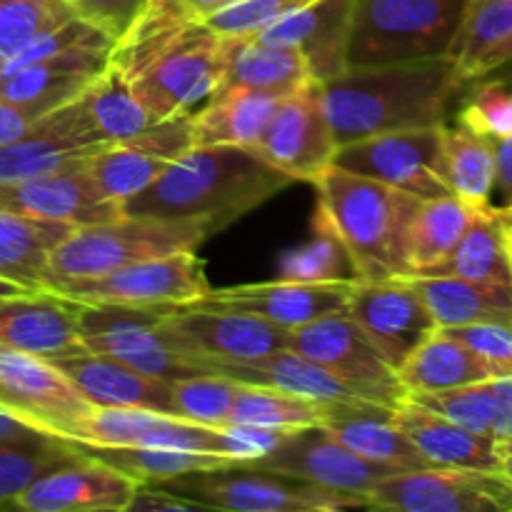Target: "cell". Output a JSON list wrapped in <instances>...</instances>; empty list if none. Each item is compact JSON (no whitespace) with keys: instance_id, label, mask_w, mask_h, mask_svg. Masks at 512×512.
Segmentation results:
<instances>
[{"instance_id":"obj_3","label":"cell","mask_w":512,"mask_h":512,"mask_svg":"<svg viewBox=\"0 0 512 512\" xmlns=\"http://www.w3.org/2000/svg\"><path fill=\"white\" fill-rule=\"evenodd\" d=\"M318 208L348 248L360 280L408 275V228L420 198L330 165L315 178Z\"/></svg>"},{"instance_id":"obj_43","label":"cell","mask_w":512,"mask_h":512,"mask_svg":"<svg viewBox=\"0 0 512 512\" xmlns=\"http://www.w3.org/2000/svg\"><path fill=\"white\" fill-rule=\"evenodd\" d=\"M278 278L298 280V283H333V280L358 278L348 248L320 208L315 210L310 238L283 255Z\"/></svg>"},{"instance_id":"obj_22","label":"cell","mask_w":512,"mask_h":512,"mask_svg":"<svg viewBox=\"0 0 512 512\" xmlns=\"http://www.w3.org/2000/svg\"><path fill=\"white\" fill-rule=\"evenodd\" d=\"M85 450V448H83ZM140 480L85 450L50 470L18 495L13 510L25 512H128Z\"/></svg>"},{"instance_id":"obj_49","label":"cell","mask_w":512,"mask_h":512,"mask_svg":"<svg viewBox=\"0 0 512 512\" xmlns=\"http://www.w3.org/2000/svg\"><path fill=\"white\" fill-rule=\"evenodd\" d=\"M308 3L313 0H238V3L203 18L200 23L213 30L218 38H250Z\"/></svg>"},{"instance_id":"obj_6","label":"cell","mask_w":512,"mask_h":512,"mask_svg":"<svg viewBox=\"0 0 512 512\" xmlns=\"http://www.w3.org/2000/svg\"><path fill=\"white\" fill-rule=\"evenodd\" d=\"M470 0H353L350 65L450 55Z\"/></svg>"},{"instance_id":"obj_20","label":"cell","mask_w":512,"mask_h":512,"mask_svg":"<svg viewBox=\"0 0 512 512\" xmlns=\"http://www.w3.org/2000/svg\"><path fill=\"white\" fill-rule=\"evenodd\" d=\"M355 283L358 278L333 280V283H298V280L278 278L270 283L210 288L203 298L188 303V308L233 310V313L255 315L280 328L293 330L348 310Z\"/></svg>"},{"instance_id":"obj_29","label":"cell","mask_w":512,"mask_h":512,"mask_svg":"<svg viewBox=\"0 0 512 512\" xmlns=\"http://www.w3.org/2000/svg\"><path fill=\"white\" fill-rule=\"evenodd\" d=\"M393 410L378 403H338L330 405L320 425L350 450L385 468L398 473L430 468L423 453L395 423Z\"/></svg>"},{"instance_id":"obj_18","label":"cell","mask_w":512,"mask_h":512,"mask_svg":"<svg viewBox=\"0 0 512 512\" xmlns=\"http://www.w3.org/2000/svg\"><path fill=\"white\" fill-rule=\"evenodd\" d=\"M345 313L395 370L440 328L418 290L403 278L358 280Z\"/></svg>"},{"instance_id":"obj_10","label":"cell","mask_w":512,"mask_h":512,"mask_svg":"<svg viewBox=\"0 0 512 512\" xmlns=\"http://www.w3.org/2000/svg\"><path fill=\"white\" fill-rule=\"evenodd\" d=\"M368 503L395 512H512V480L493 470L430 465L383 478Z\"/></svg>"},{"instance_id":"obj_34","label":"cell","mask_w":512,"mask_h":512,"mask_svg":"<svg viewBox=\"0 0 512 512\" xmlns=\"http://www.w3.org/2000/svg\"><path fill=\"white\" fill-rule=\"evenodd\" d=\"M225 73L220 85H243L263 93L288 95L298 93L313 83L308 63L295 48L268 45L258 38H223Z\"/></svg>"},{"instance_id":"obj_1","label":"cell","mask_w":512,"mask_h":512,"mask_svg":"<svg viewBox=\"0 0 512 512\" xmlns=\"http://www.w3.org/2000/svg\"><path fill=\"white\" fill-rule=\"evenodd\" d=\"M463 88L455 60L435 55L350 65L343 75L320 83V98L338 148H343L370 135L443 125Z\"/></svg>"},{"instance_id":"obj_5","label":"cell","mask_w":512,"mask_h":512,"mask_svg":"<svg viewBox=\"0 0 512 512\" xmlns=\"http://www.w3.org/2000/svg\"><path fill=\"white\" fill-rule=\"evenodd\" d=\"M218 235L208 220H165L123 215L118 220L75 228L50 255V280L98 278L140 260L198 250ZM48 290V285H45Z\"/></svg>"},{"instance_id":"obj_46","label":"cell","mask_w":512,"mask_h":512,"mask_svg":"<svg viewBox=\"0 0 512 512\" xmlns=\"http://www.w3.org/2000/svg\"><path fill=\"white\" fill-rule=\"evenodd\" d=\"M455 123L488 140H503L512 135V78L500 73L473 80V88L460 103Z\"/></svg>"},{"instance_id":"obj_9","label":"cell","mask_w":512,"mask_h":512,"mask_svg":"<svg viewBox=\"0 0 512 512\" xmlns=\"http://www.w3.org/2000/svg\"><path fill=\"white\" fill-rule=\"evenodd\" d=\"M50 293L75 303H110L160 308V305H188L210 290L205 278V260L195 250L140 260L98 278L50 280Z\"/></svg>"},{"instance_id":"obj_33","label":"cell","mask_w":512,"mask_h":512,"mask_svg":"<svg viewBox=\"0 0 512 512\" xmlns=\"http://www.w3.org/2000/svg\"><path fill=\"white\" fill-rule=\"evenodd\" d=\"M280 95L243 85H220L195 110V143L198 145H243L255 148L263 138L270 118L280 105Z\"/></svg>"},{"instance_id":"obj_56","label":"cell","mask_w":512,"mask_h":512,"mask_svg":"<svg viewBox=\"0 0 512 512\" xmlns=\"http://www.w3.org/2000/svg\"><path fill=\"white\" fill-rule=\"evenodd\" d=\"M495 190L498 205L512 203V135L510 138L495 140Z\"/></svg>"},{"instance_id":"obj_38","label":"cell","mask_w":512,"mask_h":512,"mask_svg":"<svg viewBox=\"0 0 512 512\" xmlns=\"http://www.w3.org/2000/svg\"><path fill=\"white\" fill-rule=\"evenodd\" d=\"M478 208L450 193L443 198L420 200L408 228L410 273H420L448 258L463 240Z\"/></svg>"},{"instance_id":"obj_44","label":"cell","mask_w":512,"mask_h":512,"mask_svg":"<svg viewBox=\"0 0 512 512\" xmlns=\"http://www.w3.org/2000/svg\"><path fill=\"white\" fill-rule=\"evenodd\" d=\"M512 40V0H470L450 58L463 83H473L483 60Z\"/></svg>"},{"instance_id":"obj_55","label":"cell","mask_w":512,"mask_h":512,"mask_svg":"<svg viewBox=\"0 0 512 512\" xmlns=\"http://www.w3.org/2000/svg\"><path fill=\"white\" fill-rule=\"evenodd\" d=\"M35 120L38 118H33L28 110L10 103V100L0 98V148L23 138V135L33 128Z\"/></svg>"},{"instance_id":"obj_57","label":"cell","mask_w":512,"mask_h":512,"mask_svg":"<svg viewBox=\"0 0 512 512\" xmlns=\"http://www.w3.org/2000/svg\"><path fill=\"white\" fill-rule=\"evenodd\" d=\"M490 73H500L512 78V40L500 45V48H495L493 53L483 60V65L478 68V75H475V78H483V75Z\"/></svg>"},{"instance_id":"obj_7","label":"cell","mask_w":512,"mask_h":512,"mask_svg":"<svg viewBox=\"0 0 512 512\" xmlns=\"http://www.w3.org/2000/svg\"><path fill=\"white\" fill-rule=\"evenodd\" d=\"M190 500L200 510L233 512H338L370 510L363 495L338 493L295 475L235 465V468L190 473L183 478L155 483Z\"/></svg>"},{"instance_id":"obj_13","label":"cell","mask_w":512,"mask_h":512,"mask_svg":"<svg viewBox=\"0 0 512 512\" xmlns=\"http://www.w3.org/2000/svg\"><path fill=\"white\" fill-rule=\"evenodd\" d=\"M443 125L355 140L338 148L333 165L405 190L420 200L443 198L450 195L443 180Z\"/></svg>"},{"instance_id":"obj_32","label":"cell","mask_w":512,"mask_h":512,"mask_svg":"<svg viewBox=\"0 0 512 512\" xmlns=\"http://www.w3.org/2000/svg\"><path fill=\"white\" fill-rule=\"evenodd\" d=\"M425 275H455L478 283L510 285V205L478 208L473 223L453 253L438 265L420 270Z\"/></svg>"},{"instance_id":"obj_15","label":"cell","mask_w":512,"mask_h":512,"mask_svg":"<svg viewBox=\"0 0 512 512\" xmlns=\"http://www.w3.org/2000/svg\"><path fill=\"white\" fill-rule=\"evenodd\" d=\"M73 443L195 450L245 460L233 425H205L148 408H95Z\"/></svg>"},{"instance_id":"obj_28","label":"cell","mask_w":512,"mask_h":512,"mask_svg":"<svg viewBox=\"0 0 512 512\" xmlns=\"http://www.w3.org/2000/svg\"><path fill=\"white\" fill-rule=\"evenodd\" d=\"M393 418L430 465L503 473L500 448L490 435L473 433V430L423 408L408 395L393 410Z\"/></svg>"},{"instance_id":"obj_36","label":"cell","mask_w":512,"mask_h":512,"mask_svg":"<svg viewBox=\"0 0 512 512\" xmlns=\"http://www.w3.org/2000/svg\"><path fill=\"white\" fill-rule=\"evenodd\" d=\"M405 393H433L498 378L475 350L443 328L435 330L398 370Z\"/></svg>"},{"instance_id":"obj_23","label":"cell","mask_w":512,"mask_h":512,"mask_svg":"<svg viewBox=\"0 0 512 512\" xmlns=\"http://www.w3.org/2000/svg\"><path fill=\"white\" fill-rule=\"evenodd\" d=\"M0 210L70 225H98L123 218V205L105 198L88 168L0 183Z\"/></svg>"},{"instance_id":"obj_41","label":"cell","mask_w":512,"mask_h":512,"mask_svg":"<svg viewBox=\"0 0 512 512\" xmlns=\"http://www.w3.org/2000/svg\"><path fill=\"white\" fill-rule=\"evenodd\" d=\"M328 403L303 398L270 385L240 383L230 410L228 425H253L268 430H300L320 425L328 413Z\"/></svg>"},{"instance_id":"obj_50","label":"cell","mask_w":512,"mask_h":512,"mask_svg":"<svg viewBox=\"0 0 512 512\" xmlns=\"http://www.w3.org/2000/svg\"><path fill=\"white\" fill-rule=\"evenodd\" d=\"M70 50H115V40L105 33L103 28L93 25L85 18H70L58 28L48 30L38 40L28 45L13 63L5 65L3 70L23 68V65L38 63V60L50 58V55L70 53Z\"/></svg>"},{"instance_id":"obj_39","label":"cell","mask_w":512,"mask_h":512,"mask_svg":"<svg viewBox=\"0 0 512 512\" xmlns=\"http://www.w3.org/2000/svg\"><path fill=\"white\" fill-rule=\"evenodd\" d=\"M443 180L475 208L493 203L495 145L465 125H443Z\"/></svg>"},{"instance_id":"obj_14","label":"cell","mask_w":512,"mask_h":512,"mask_svg":"<svg viewBox=\"0 0 512 512\" xmlns=\"http://www.w3.org/2000/svg\"><path fill=\"white\" fill-rule=\"evenodd\" d=\"M160 333L173 350L203 363H248L288 348V328L233 310L175 305L160 318Z\"/></svg>"},{"instance_id":"obj_53","label":"cell","mask_w":512,"mask_h":512,"mask_svg":"<svg viewBox=\"0 0 512 512\" xmlns=\"http://www.w3.org/2000/svg\"><path fill=\"white\" fill-rule=\"evenodd\" d=\"M200 510L198 505L190 500L180 498L173 490L163 488L155 483H140L138 493H135L133 503H130L128 512H190Z\"/></svg>"},{"instance_id":"obj_48","label":"cell","mask_w":512,"mask_h":512,"mask_svg":"<svg viewBox=\"0 0 512 512\" xmlns=\"http://www.w3.org/2000/svg\"><path fill=\"white\" fill-rule=\"evenodd\" d=\"M408 398L473 433L490 435L493 430V380H480V383L450 390H433V393H408Z\"/></svg>"},{"instance_id":"obj_16","label":"cell","mask_w":512,"mask_h":512,"mask_svg":"<svg viewBox=\"0 0 512 512\" xmlns=\"http://www.w3.org/2000/svg\"><path fill=\"white\" fill-rule=\"evenodd\" d=\"M195 115L183 113L148 125L143 133L90 155L85 168L113 203L125 205L155 183L180 155L195 148Z\"/></svg>"},{"instance_id":"obj_54","label":"cell","mask_w":512,"mask_h":512,"mask_svg":"<svg viewBox=\"0 0 512 512\" xmlns=\"http://www.w3.org/2000/svg\"><path fill=\"white\" fill-rule=\"evenodd\" d=\"M498 448L512 443V375L493 378V430Z\"/></svg>"},{"instance_id":"obj_11","label":"cell","mask_w":512,"mask_h":512,"mask_svg":"<svg viewBox=\"0 0 512 512\" xmlns=\"http://www.w3.org/2000/svg\"><path fill=\"white\" fill-rule=\"evenodd\" d=\"M0 405L53 438L73 443L95 405L50 360L0 345Z\"/></svg>"},{"instance_id":"obj_58","label":"cell","mask_w":512,"mask_h":512,"mask_svg":"<svg viewBox=\"0 0 512 512\" xmlns=\"http://www.w3.org/2000/svg\"><path fill=\"white\" fill-rule=\"evenodd\" d=\"M25 293H33V290L13 283V280L0 278V300H8V298H15V295H25Z\"/></svg>"},{"instance_id":"obj_60","label":"cell","mask_w":512,"mask_h":512,"mask_svg":"<svg viewBox=\"0 0 512 512\" xmlns=\"http://www.w3.org/2000/svg\"><path fill=\"white\" fill-rule=\"evenodd\" d=\"M510 270H512V203H510Z\"/></svg>"},{"instance_id":"obj_51","label":"cell","mask_w":512,"mask_h":512,"mask_svg":"<svg viewBox=\"0 0 512 512\" xmlns=\"http://www.w3.org/2000/svg\"><path fill=\"white\" fill-rule=\"evenodd\" d=\"M153 0H68L78 18L90 20L115 40V48L130 38Z\"/></svg>"},{"instance_id":"obj_47","label":"cell","mask_w":512,"mask_h":512,"mask_svg":"<svg viewBox=\"0 0 512 512\" xmlns=\"http://www.w3.org/2000/svg\"><path fill=\"white\" fill-rule=\"evenodd\" d=\"M238 385V380L223 378V375L175 380L173 415L205 425H228Z\"/></svg>"},{"instance_id":"obj_24","label":"cell","mask_w":512,"mask_h":512,"mask_svg":"<svg viewBox=\"0 0 512 512\" xmlns=\"http://www.w3.org/2000/svg\"><path fill=\"white\" fill-rule=\"evenodd\" d=\"M353 0H313L253 38L268 45L295 48L318 83L338 78L350 68Z\"/></svg>"},{"instance_id":"obj_52","label":"cell","mask_w":512,"mask_h":512,"mask_svg":"<svg viewBox=\"0 0 512 512\" xmlns=\"http://www.w3.org/2000/svg\"><path fill=\"white\" fill-rule=\"evenodd\" d=\"M460 343L480 355L498 378L512 375V325L510 323H475L460 328H443Z\"/></svg>"},{"instance_id":"obj_30","label":"cell","mask_w":512,"mask_h":512,"mask_svg":"<svg viewBox=\"0 0 512 512\" xmlns=\"http://www.w3.org/2000/svg\"><path fill=\"white\" fill-rule=\"evenodd\" d=\"M203 363V360H200ZM210 375L238 380L250 385H270V388L288 390V393L303 395V398L318 400V403H370L360 390L340 380L328 368L315 360L295 353V350H278L265 358L248 360V363H203Z\"/></svg>"},{"instance_id":"obj_45","label":"cell","mask_w":512,"mask_h":512,"mask_svg":"<svg viewBox=\"0 0 512 512\" xmlns=\"http://www.w3.org/2000/svg\"><path fill=\"white\" fill-rule=\"evenodd\" d=\"M75 18L68 0H0V70L33 40Z\"/></svg>"},{"instance_id":"obj_25","label":"cell","mask_w":512,"mask_h":512,"mask_svg":"<svg viewBox=\"0 0 512 512\" xmlns=\"http://www.w3.org/2000/svg\"><path fill=\"white\" fill-rule=\"evenodd\" d=\"M0 345L45 360L85 353L78 303L50 290L0 300Z\"/></svg>"},{"instance_id":"obj_27","label":"cell","mask_w":512,"mask_h":512,"mask_svg":"<svg viewBox=\"0 0 512 512\" xmlns=\"http://www.w3.org/2000/svg\"><path fill=\"white\" fill-rule=\"evenodd\" d=\"M53 363L95 408H148L173 415V383L140 373L123 360L85 350Z\"/></svg>"},{"instance_id":"obj_2","label":"cell","mask_w":512,"mask_h":512,"mask_svg":"<svg viewBox=\"0 0 512 512\" xmlns=\"http://www.w3.org/2000/svg\"><path fill=\"white\" fill-rule=\"evenodd\" d=\"M295 183L243 145H195L150 188L123 205L125 215L208 220L225 230Z\"/></svg>"},{"instance_id":"obj_21","label":"cell","mask_w":512,"mask_h":512,"mask_svg":"<svg viewBox=\"0 0 512 512\" xmlns=\"http://www.w3.org/2000/svg\"><path fill=\"white\" fill-rule=\"evenodd\" d=\"M103 148L108 145L100 143L75 98L35 120L20 140L0 148V183L83 168L90 155Z\"/></svg>"},{"instance_id":"obj_42","label":"cell","mask_w":512,"mask_h":512,"mask_svg":"<svg viewBox=\"0 0 512 512\" xmlns=\"http://www.w3.org/2000/svg\"><path fill=\"white\" fill-rule=\"evenodd\" d=\"M83 453L80 445L63 438L0 440V510H13L18 495L35 480Z\"/></svg>"},{"instance_id":"obj_59","label":"cell","mask_w":512,"mask_h":512,"mask_svg":"<svg viewBox=\"0 0 512 512\" xmlns=\"http://www.w3.org/2000/svg\"><path fill=\"white\" fill-rule=\"evenodd\" d=\"M500 458H503V475L508 480H512V443L500 448Z\"/></svg>"},{"instance_id":"obj_4","label":"cell","mask_w":512,"mask_h":512,"mask_svg":"<svg viewBox=\"0 0 512 512\" xmlns=\"http://www.w3.org/2000/svg\"><path fill=\"white\" fill-rule=\"evenodd\" d=\"M113 60L153 120L195 113L223 83L225 43L203 23L130 35Z\"/></svg>"},{"instance_id":"obj_8","label":"cell","mask_w":512,"mask_h":512,"mask_svg":"<svg viewBox=\"0 0 512 512\" xmlns=\"http://www.w3.org/2000/svg\"><path fill=\"white\" fill-rule=\"evenodd\" d=\"M175 305L140 308V305L78 303V323L85 348L133 365L153 378L175 380L210 375L200 360L185 358L160 333V318Z\"/></svg>"},{"instance_id":"obj_37","label":"cell","mask_w":512,"mask_h":512,"mask_svg":"<svg viewBox=\"0 0 512 512\" xmlns=\"http://www.w3.org/2000/svg\"><path fill=\"white\" fill-rule=\"evenodd\" d=\"M78 103L103 145L123 143L155 123L115 60L78 95Z\"/></svg>"},{"instance_id":"obj_35","label":"cell","mask_w":512,"mask_h":512,"mask_svg":"<svg viewBox=\"0 0 512 512\" xmlns=\"http://www.w3.org/2000/svg\"><path fill=\"white\" fill-rule=\"evenodd\" d=\"M78 225L40 220L0 210V278L30 290H45L53 250Z\"/></svg>"},{"instance_id":"obj_31","label":"cell","mask_w":512,"mask_h":512,"mask_svg":"<svg viewBox=\"0 0 512 512\" xmlns=\"http://www.w3.org/2000/svg\"><path fill=\"white\" fill-rule=\"evenodd\" d=\"M413 285L433 313L440 328H460L475 323L512 325V288L510 285L478 283L455 275H398Z\"/></svg>"},{"instance_id":"obj_40","label":"cell","mask_w":512,"mask_h":512,"mask_svg":"<svg viewBox=\"0 0 512 512\" xmlns=\"http://www.w3.org/2000/svg\"><path fill=\"white\" fill-rule=\"evenodd\" d=\"M95 458L105 460L113 468L123 470L140 483H168L190 473H208L243 465L245 460L228 458L215 453H195V450L170 448H133V445H80Z\"/></svg>"},{"instance_id":"obj_17","label":"cell","mask_w":512,"mask_h":512,"mask_svg":"<svg viewBox=\"0 0 512 512\" xmlns=\"http://www.w3.org/2000/svg\"><path fill=\"white\" fill-rule=\"evenodd\" d=\"M253 150L288 178L308 183H315V178L333 165L338 140L330 128L318 80L280 100Z\"/></svg>"},{"instance_id":"obj_19","label":"cell","mask_w":512,"mask_h":512,"mask_svg":"<svg viewBox=\"0 0 512 512\" xmlns=\"http://www.w3.org/2000/svg\"><path fill=\"white\" fill-rule=\"evenodd\" d=\"M243 465L295 475V478L310 480V483H318L323 488L338 490V493L363 495V498H368L370 490L380 480L398 473V470L385 468V465L373 463V460L350 450L348 445L333 438L323 425L293 430V433H288L280 440V445L273 453Z\"/></svg>"},{"instance_id":"obj_12","label":"cell","mask_w":512,"mask_h":512,"mask_svg":"<svg viewBox=\"0 0 512 512\" xmlns=\"http://www.w3.org/2000/svg\"><path fill=\"white\" fill-rule=\"evenodd\" d=\"M288 350L328 368L340 380L360 390L370 403L398 408L400 400L408 395L398 370L380 355V350L345 310L290 330Z\"/></svg>"},{"instance_id":"obj_26","label":"cell","mask_w":512,"mask_h":512,"mask_svg":"<svg viewBox=\"0 0 512 512\" xmlns=\"http://www.w3.org/2000/svg\"><path fill=\"white\" fill-rule=\"evenodd\" d=\"M115 50H70L15 70H0V98L33 118L73 103L113 63Z\"/></svg>"}]
</instances>
